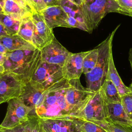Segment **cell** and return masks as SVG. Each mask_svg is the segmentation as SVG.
I'll return each instance as SVG.
<instances>
[{
	"label": "cell",
	"mask_w": 132,
	"mask_h": 132,
	"mask_svg": "<svg viewBox=\"0 0 132 132\" xmlns=\"http://www.w3.org/2000/svg\"><path fill=\"white\" fill-rule=\"evenodd\" d=\"M15 3H16V4H18L19 6H20L21 7H22V8H24L25 9L30 11V12H32L31 9H30V8L29 7V6L27 5V4H26V3L25 2L24 0H11Z\"/></svg>",
	"instance_id": "32"
},
{
	"label": "cell",
	"mask_w": 132,
	"mask_h": 132,
	"mask_svg": "<svg viewBox=\"0 0 132 132\" xmlns=\"http://www.w3.org/2000/svg\"><path fill=\"white\" fill-rule=\"evenodd\" d=\"M80 7L89 33L96 28L108 13L117 12L129 16L116 0H82Z\"/></svg>",
	"instance_id": "3"
},
{
	"label": "cell",
	"mask_w": 132,
	"mask_h": 132,
	"mask_svg": "<svg viewBox=\"0 0 132 132\" xmlns=\"http://www.w3.org/2000/svg\"><path fill=\"white\" fill-rule=\"evenodd\" d=\"M129 88L130 90L131 93H132V85H130V86L129 87Z\"/></svg>",
	"instance_id": "42"
},
{
	"label": "cell",
	"mask_w": 132,
	"mask_h": 132,
	"mask_svg": "<svg viewBox=\"0 0 132 132\" xmlns=\"http://www.w3.org/2000/svg\"><path fill=\"white\" fill-rule=\"evenodd\" d=\"M46 7L60 6V0H42Z\"/></svg>",
	"instance_id": "31"
},
{
	"label": "cell",
	"mask_w": 132,
	"mask_h": 132,
	"mask_svg": "<svg viewBox=\"0 0 132 132\" xmlns=\"http://www.w3.org/2000/svg\"><path fill=\"white\" fill-rule=\"evenodd\" d=\"M31 17L34 23L32 44L41 50L52 41L55 36L40 12H33Z\"/></svg>",
	"instance_id": "11"
},
{
	"label": "cell",
	"mask_w": 132,
	"mask_h": 132,
	"mask_svg": "<svg viewBox=\"0 0 132 132\" xmlns=\"http://www.w3.org/2000/svg\"><path fill=\"white\" fill-rule=\"evenodd\" d=\"M31 16H27L22 20L18 35L26 41L32 44L34 23Z\"/></svg>",
	"instance_id": "23"
},
{
	"label": "cell",
	"mask_w": 132,
	"mask_h": 132,
	"mask_svg": "<svg viewBox=\"0 0 132 132\" xmlns=\"http://www.w3.org/2000/svg\"><path fill=\"white\" fill-rule=\"evenodd\" d=\"M98 58V51L95 48L90 51L84 58L83 61V73L86 74L91 71L95 66Z\"/></svg>",
	"instance_id": "26"
},
{
	"label": "cell",
	"mask_w": 132,
	"mask_h": 132,
	"mask_svg": "<svg viewBox=\"0 0 132 132\" xmlns=\"http://www.w3.org/2000/svg\"><path fill=\"white\" fill-rule=\"evenodd\" d=\"M129 60L130 63L131 70H132V48L130 49V51L129 52Z\"/></svg>",
	"instance_id": "38"
},
{
	"label": "cell",
	"mask_w": 132,
	"mask_h": 132,
	"mask_svg": "<svg viewBox=\"0 0 132 132\" xmlns=\"http://www.w3.org/2000/svg\"><path fill=\"white\" fill-rule=\"evenodd\" d=\"M0 132H43L40 118L38 116H31L27 120L10 129L0 127Z\"/></svg>",
	"instance_id": "19"
},
{
	"label": "cell",
	"mask_w": 132,
	"mask_h": 132,
	"mask_svg": "<svg viewBox=\"0 0 132 132\" xmlns=\"http://www.w3.org/2000/svg\"><path fill=\"white\" fill-rule=\"evenodd\" d=\"M60 6L64 10L68 17L74 18L80 23L86 26L80 6L74 4L68 0H60Z\"/></svg>",
	"instance_id": "22"
},
{
	"label": "cell",
	"mask_w": 132,
	"mask_h": 132,
	"mask_svg": "<svg viewBox=\"0 0 132 132\" xmlns=\"http://www.w3.org/2000/svg\"><path fill=\"white\" fill-rule=\"evenodd\" d=\"M21 21L5 13H0V22L9 33L10 35L18 34Z\"/></svg>",
	"instance_id": "24"
},
{
	"label": "cell",
	"mask_w": 132,
	"mask_h": 132,
	"mask_svg": "<svg viewBox=\"0 0 132 132\" xmlns=\"http://www.w3.org/2000/svg\"><path fill=\"white\" fill-rule=\"evenodd\" d=\"M25 2L26 3V4H27V5L29 6V7L30 8V9H31L32 12H37L35 10V7L33 5V3L31 1V0H24Z\"/></svg>",
	"instance_id": "34"
},
{
	"label": "cell",
	"mask_w": 132,
	"mask_h": 132,
	"mask_svg": "<svg viewBox=\"0 0 132 132\" xmlns=\"http://www.w3.org/2000/svg\"><path fill=\"white\" fill-rule=\"evenodd\" d=\"M118 3L132 17V0H116Z\"/></svg>",
	"instance_id": "29"
},
{
	"label": "cell",
	"mask_w": 132,
	"mask_h": 132,
	"mask_svg": "<svg viewBox=\"0 0 132 132\" xmlns=\"http://www.w3.org/2000/svg\"><path fill=\"white\" fill-rule=\"evenodd\" d=\"M106 78L111 80L114 85L121 97L127 94L131 93L130 89L129 87L126 86L123 82L117 71L113 59L112 52H111L109 56L108 67Z\"/></svg>",
	"instance_id": "18"
},
{
	"label": "cell",
	"mask_w": 132,
	"mask_h": 132,
	"mask_svg": "<svg viewBox=\"0 0 132 132\" xmlns=\"http://www.w3.org/2000/svg\"><path fill=\"white\" fill-rule=\"evenodd\" d=\"M5 71L4 67L3 65H0V74L3 73Z\"/></svg>",
	"instance_id": "39"
},
{
	"label": "cell",
	"mask_w": 132,
	"mask_h": 132,
	"mask_svg": "<svg viewBox=\"0 0 132 132\" xmlns=\"http://www.w3.org/2000/svg\"><path fill=\"white\" fill-rule=\"evenodd\" d=\"M43 132H82L78 119L75 117H64L40 119Z\"/></svg>",
	"instance_id": "10"
},
{
	"label": "cell",
	"mask_w": 132,
	"mask_h": 132,
	"mask_svg": "<svg viewBox=\"0 0 132 132\" xmlns=\"http://www.w3.org/2000/svg\"><path fill=\"white\" fill-rule=\"evenodd\" d=\"M42 62L62 67L71 52L68 51L54 37L52 41L41 50Z\"/></svg>",
	"instance_id": "12"
},
{
	"label": "cell",
	"mask_w": 132,
	"mask_h": 132,
	"mask_svg": "<svg viewBox=\"0 0 132 132\" xmlns=\"http://www.w3.org/2000/svg\"><path fill=\"white\" fill-rule=\"evenodd\" d=\"M5 1V0H0V5H1V6H2L3 8L4 6Z\"/></svg>",
	"instance_id": "40"
},
{
	"label": "cell",
	"mask_w": 132,
	"mask_h": 132,
	"mask_svg": "<svg viewBox=\"0 0 132 132\" xmlns=\"http://www.w3.org/2000/svg\"><path fill=\"white\" fill-rule=\"evenodd\" d=\"M90 51L78 53H71L66 59L62 70L64 78L68 80L79 79L83 73V61Z\"/></svg>",
	"instance_id": "13"
},
{
	"label": "cell",
	"mask_w": 132,
	"mask_h": 132,
	"mask_svg": "<svg viewBox=\"0 0 132 132\" xmlns=\"http://www.w3.org/2000/svg\"><path fill=\"white\" fill-rule=\"evenodd\" d=\"M3 13V8L0 5V13Z\"/></svg>",
	"instance_id": "41"
},
{
	"label": "cell",
	"mask_w": 132,
	"mask_h": 132,
	"mask_svg": "<svg viewBox=\"0 0 132 132\" xmlns=\"http://www.w3.org/2000/svg\"><path fill=\"white\" fill-rule=\"evenodd\" d=\"M5 58H6L5 54L0 53V65H3Z\"/></svg>",
	"instance_id": "35"
},
{
	"label": "cell",
	"mask_w": 132,
	"mask_h": 132,
	"mask_svg": "<svg viewBox=\"0 0 132 132\" xmlns=\"http://www.w3.org/2000/svg\"><path fill=\"white\" fill-rule=\"evenodd\" d=\"M8 52V50L0 43V53L2 54H5Z\"/></svg>",
	"instance_id": "36"
},
{
	"label": "cell",
	"mask_w": 132,
	"mask_h": 132,
	"mask_svg": "<svg viewBox=\"0 0 132 132\" xmlns=\"http://www.w3.org/2000/svg\"><path fill=\"white\" fill-rule=\"evenodd\" d=\"M5 54V71L21 75L28 81L42 61L41 51L37 48L8 51Z\"/></svg>",
	"instance_id": "2"
},
{
	"label": "cell",
	"mask_w": 132,
	"mask_h": 132,
	"mask_svg": "<svg viewBox=\"0 0 132 132\" xmlns=\"http://www.w3.org/2000/svg\"><path fill=\"white\" fill-rule=\"evenodd\" d=\"M103 128L108 132H132V126L116 124L107 121H92Z\"/></svg>",
	"instance_id": "25"
},
{
	"label": "cell",
	"mask_w": 132,
	"mask_h": 132,
	"mask_svg": "<svg viewBox=\"0 0 132 132\" xmlns=\"http://www.w3.org/2000/svg\"><path fill=\"white\" fill-rule=\"evenodd\" d=\"M31 1L37 12H40L46 7L42 0H31Z\"/></svg>",
	"instance_id": "30"
},
{
	"label": "cell",
	"mask_w": 132,
	"mask_h": 132,
	"mask_svg": "<svg viewBox=\"0 0 132 132\" xmlns=\"http://www.w3.org/2000/svg\"><path fill=\"white\" fill-rule=\"evenodd\" d=\"M8 35H10L9 33L0 22V38Z\"/></svg>",
	"instance_id": "33"
},
{
	"label": "cell",
	"mask_w": 132,
	"mask_h": 132,
	"mask_svg": "<svg viewBox=\"0 0 132 132\" xmlns=\"http://www.w3.org/2000/svg\"><path fill=\"white\" fill-rule=\"evenodd\" d=\"M119 26H117L108 37L96 47L98 51L97 62L94 68L85 74L87 88L94 92L100 90L106 79L109 56L112 52L113 38Z\"/></svg>",
	"instance_id": "4"
},
{
	"label": "cell",
	"mask_w": 132,
	"mask_h": 132,
	"mask_svg": "<svg viewBox=\"0 0 132 132\" xmlns=\"http://www.w3.org/2000/svg\"><path fill=\"white\" fill-rule=\"evenodd\" d=\"M95 93L87 88L84 87L79 78L69 80L65 98L70 116L76 117L84 109Z\"/></svg>",
	"instance_id": "5"
},
{
	"label": "cell",
	"mask_w": 132,
	"mask_h": 132,
	"mask_svg": "<svg viewBox=\"0 0 132 132\" xmlns=\"http://www.w3.org/2000/svg\"><path fill=\"white\" fill-rule=\"evenodd\" d=\"M69 1H70L71 2L79 6H81V4H82V0H68Z\"/></svg>",
	"instance_id": "37"
},
{
	"label": "cell",
	"mask_w": 132,
	"mask_h": 132,
	"mask_svg": "<svg viewBox=\"0 0 132 132\" xmlns=\"http://www.w3.org/2000/svg\"><path fill=\"white\" fill-rule=\"evenodd\" d=\"M40 13L52 29L57 27L70 28L67 21L68 16L60 6L46 7Z\"/></svg>",
	"instance_id": "15"
},
{
	"label": "cell",
	"mask_w": 132,
	"mask_h": 132,
	"mask_svg": "<svg viewBox=\"0 0 132 132\" xmlns=\"http://www.w3.org/2000/svg\"><path fill=\"white\" fill-rule=\"evenodd\" d=\"M3 12L20 21H22L27 16L32 15L31 12L25 9L11 0L5 1Z\"/></svg>",
	"instance_id": "21"
},
{
	"label": "cell",
	"mask_w": 132,
	"mask_h": 132,
	"mask_svg": "<svg viewBox=\"0 0 132 132\" xmlns=\"http://www.w3.org/2000/svg\"><path fill=\"white\" fill-rule=\"evenodd\" d=\"M8 103L7 113L0 127L5 129L12 128L27 120L31 116H34L31 109L19 97L12 98Z\"/></svg>",
	"instance_id": "8"
},
{
	"label": "cell",
	"mask_w": 132,
	"mask_h": 132,
	"mask_svg": "<svg viewBox=\"0 0 132 132\" xmlns=\"http://www.w3.org/2000/svg\"><path fill=\"white\" fill-rule=\"evenodd\" d=\"M107 107V122L132 126V121L128 118L122 103H109Z\"/></svg>",
	"instance_id": "16"
},
{
	"label": "cell",
	"mask_w": 132,
	"mask_h": 132,
	"mask_svg": "<svg viewBox=\"0 0 132 132\" xmlns=\"http://www.w3.org/2000/svg\"><path fill=\"white\" fill-rule=\"evenodd\" d=\"M46 90L37 89L34 87L29 82L26 83L23 87L19 98L24 105L31 109L32 116H37L36 109L42 103Z\"/></svg>",
	"instance_id": "14"
},
{
	"label": "cell",
	"mask_w": 132,
	"mask_h": 132,
	"mask_svg": "<svg viewBox=\"0 0 132 132\" xmlns=\"http://www.w3.org/2000/svg\"><path fill=\"white\" fill-rule=\"evenodd\" d=\"M75 117L90 121H107V104L100 90L94 93L84 109Z\"/></svg>",
	"instance_id": "9"
},
{
	"label": "cell",
	"mask_w": 132,
	"mask_h": 132,
	"mask_svg": "<svg viewBox=\"0 0 132 132\" xmlns=\"http://www.w3.org/2000/svg\"><path fill=\"white\" fill-rule=\"evenodd\" d=\"M101 94L107 104L122 103V97L111 80L106 78L101 88Z\"/></svg>",
	"instance_id": "20"
},
{
	"label": "cell",
	"mask_w": 132,
	"mask_h": 132,
	"mask_svg": "<svg viewBox=\"0 0 132 132\" xmlns=\"http://www.w3.org/2000/svg\"><path fill=\"white\" fill-rule=\"evenodd\" d=\"M122 104L128 118L132 121V93L122 96Z\"/></svg>",
	"instance_id": "28"
},
{
	"label": "cell",
	"mask_w": 132,
	"mask_h": 132,
	"mask_svg": "<svg viewBox=\"0 0 132 132\" xmlns=\"http://www.w3.org/2000/svg\"><path fill=\"white\" fill-rule=\"evenodd\" d=\"M28 81L23 76L4 71L0 74V104L18 98Z\"/></svg>",
	"instance_id": "7"
},
{
	"label": "cell",
	"mask_w": 132,
	"mask_h": 132,
	"mask_svg": "<svg viewBox=\"0 0 132 132\" xmlns=\"http://www.w3.org/2000/svg\"><path fill=\"white\" fill-rule=\"evenodd\" d=\"M63 78L62 67L41 61L29 82L37 89L45 90Z\"/></svg>",
	"instance_id": "6"
},
{
	"label": "cell",
	"mask_w": 132,
	"mask_h": 132,
	"mask_svg": "<svg viewBox=\"0 0 132 132\" xmlns=\"http://www.w3.org/2000/svg\"><path fill=\"white\" fill-rule=\"evenodd\" d=\"M0 43L8 51L19 50L35 51L37 49L32 44L26 41L18 34L2 37L0 38Z\"/></svg>",
	"instance_id": "17"
},
{
	"label": "cell",
	"mask_w": 132,
	"mask_h": 132,
	"mask_svg": "<svg viewBox=\"0 0 132 132\" xmlns=\"http://www.w3.org/2000/svg\"><path fill=\"white\" fill-rule=\"evenodd\" d=\"M131 85H132V82H131Z\"/></svg>",
	"instance_id": "43"
},
{
	"label": "cell",
	"mask_w": 132,
	"mask_h": 132,
	"mask_svg": "<svg viewBox=\"0 0 132 132\" xmlns=\"http://www.w3.org/2000/svg\"><path fill=\"white\" fill-rule=\"evenodd\" d=\"M77 118L82 132H108L102 126L93 122Z\"/></svg>",
	"instance_id": "27"
},
{
	"label": "cell",
	"mask_w": 132,
	"mask_h": 132,
	"mask_svg": "<svg viewBox=\"0 0 132 132\" xmlns=\"http://www.w3.org/2000/svg\"><path fill=\"white\" fill-rule=\"evenodd\" d=\"M68 86L69 80L64 78L46 89L42 103L36 109V113L39 118L71 116L65 98Z\"/></svg>",
	"instance_id": "1"
}]
</instances>
